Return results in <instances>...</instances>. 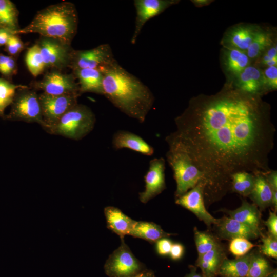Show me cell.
Masks as SVG:
<instances>
[{
	"mask_svg": "<svg viewBox=\"0 0 277 277\" xmlns=\"http://www.w3.org/2000/svg\"><path fill=\"white\" fill-rule=\"evenodd\" d=\"M172 242L168 238H164L159 240L156 242V250L161 255L169 254L172 245Z\"/></svg>",
	"mask_w": 277,
	"mask_h": 277,
	"instance_id": "cell-39",
	"label": "cell"
},
{
	"mask_svg": "<svg viewBox=\"0 0 277 277\" xmlns=\"http://www.w3.org/2000/svg\"><path fill=\"white\" fill-rule=\"evenodd\" d=\"M35 86L50 95L80 94L78 83L74 74L64 73L57 70H51L47 72L41 81L35 83Z\"/></svg>",
	"mask_w": 277,
	"mask_h": 277,
	"instance_id": "cell-11",
	"label": "cell"
},
{
	"mask_svg": "<svg viewBox=\"0 0 277 277\" xmlns=\"http://www.w3.org/2000/svg\"><path fill=\"white\" fill-rule=\"evenodd\" d=\"M13 34L11 31L0 28V46L6 45L10 36Z\"/></svg>",
	"mask_w": 277,
	"mask_h": 277,
	"instance_id": "cell-44",
	"label": "cell"
},
{
	"mask_svg": "<svg viewBox=\"0 0 277 277\" xmlns=\"http://www.w3.org/2000/svg\"><path fill=\"white\" fill-rule=\"evenodd\" d=\"M168 147L166 157L173 172L176 183L175 196L178 198L202 181L203 174L185 152L175 147Z\"/></svg>",
	"mask_w": 277,
	"mask_h": 277,
	"instance_id": "cell-5",
	"label": "cell"
},
{
	"mask_svg": "<svg viewBox=\"0 0 277 277\" xmlns=\"http://www.w3.org/2000/svg\"><path fill=\"white\" fill-rule=\"evenodd\" d=\"M165 170L164 158H154L150 161L149 169L145 176V190L139 193L142 203H147L164 190L166 187Z\"/></svg>",
	"mask_w": 277,
	"mask_h": 277,
	"instance_id": "cell-12",
	"label": "cell"
},
{
	"mask_svg": "<svg viewBox=\"0 0 277 277\" xmlns=\"http://www.w3.org/2000/svg\"><path fill=\"white\" fill-rule=\"evenodd\" d=\"M254 184V175L250 173L241 171L232 175V190L243 196H249Z\"/></svg>",
	"mask_w": 277,
	"mask_h": 277,
	"instance_id": "cell-28",
	"label": "cell"
},
{
	"mask_svg": "<svg viewBox=\"0 0 277 277\" xmlns=\"http://www.w3.org/2000/svg\"><path fill=\"white\" fill-rule=\"evenodd\" d=\"M221 246L198 256L196 265L202 270L204 277H216L224 259Z\"/></svg>",
	"mask_w": 277,
	"mask_h": 277,
	"instance_id": "cell-21",
	"label": "cell"
},
{
	"mask_svg": "<svg viewBox=\"0 0 277 277\" xmlns=\"http://www.w3.org/2000/svg\"><path fill=\"white\" fill-rule=\"evenodd\" d=\"M184 252V247L180 243H173L172 245L169 254L171 258L174 260L180 259Z\"/></svg>",
	"mask_w": 277,
	"mask_h": 277,
	"instance_id": "cell-42",
	"label": "cell"
},
{
	"mask_svg": "<svg viewBox=\"0 0 277 277\" xmlns=\"http://www.w3.org/2000/svg\"><path fill=\"white\" fill-rule=\"evenodd\" d=\"M270 235L277 239V215L275 212H269V216L265 222Z\"/></svg>",
	"mask_w": 277,
	"mask_h": 277,
	"instance_id": "cell-41",
	"label": "cell"
},
{
	"mask_svg": "<svg viewBox=\"0 0 277 277\" xmlns=\"http://www.w3.org/2000/svg\"><path fill=\"white\" fill-rule=\"evenodd\" d=\"M79 93L53 95L43 93L38 95L44 125L48 128L56 123L69 110L77 104Z\"/></svg>",
	"mask_w": 277,
	"mask_h": 277,
	"instance_id": "cell-8",
	"label": "cell"
},
{
	"mask_svg": "<svg viewBox=\"0 0 277 277\" xmlns=\"http://www.w3.org/2000/svg\"><path fill=\"white\" fill-rule=\"evenodd\" d=\"M18 11L9 0H0V28L8 29L13 32L19 30L18 21Z\"/></svg>",
	"mask_w": 277,
	"mask_h": 277,
	"instance_id": "cell-27",
	"label": "cell"
},
{
	"mask_svg": "<svg viewBox=\"0 0 277 277\" xmlns=\"http://www.w3.org/2000/svg\"><path fill=\"white\" fill-rule=\"evenodd\" d=\"M262 72L257 68L248 66L238 75L239 91L246 94L256 95L262 87Z\"/></svg>",
	"mask_w": 277,
	"mask_h": 277,
	"instance_id": "cell-20",
	"label": "cell"
},
{
	"mask_svg": "<svg viewBox=\"0 0 277 277\" xmlns=\"http://www.w3.org/2000/svg\"><path fill=\"white\" fill-rule=\"evenodd\" d=\"M131 277H156L154 272L147 269L141 271Z\"/></svg>",
	"mask_w": 277,
	"mask_h": 277,
	"instance_id": "cell-45",
	"label": "cell"
},
{
	"mask_svg": "<svg viewBox=\"0 0 277 277\" xmlns=\"http://www.w3.org/2000/svg\"><path fill=\"white\" fill-rule=\"evenodd\" d=\"M194 239L199 256L220 246L211 234L196 229H194Z\"/></svg>",
	"mask_w": 277,
	"mask_h": 277,
	"instance_id": "cell-33",
	"label": "cell"
},
{
	"mask_svg": "<svg viewBox=\"0 0 277 277\" xmlns=\"http://www.w3.org/2000/svg\"><path fill=\"white\" fill-rule=\"evenodd\" d=\"M146 269L121 240L120 246L110 254L104 265L109 277H131Z\"/></svg>",
	"mask_w": 277,
	"mask_h": 277,
	"instance_id": "cell-7",
	"label": "cell"
},
{
	"mask_svg": "<svg viewBox=\"0 0 277 277\" xmlns=\"http://www.w3.org/2000/svg\"><path fill=\"white\" fill-rule=\"evenodd\" d=\"M8 118L26 122H35L43 127L38 95L27 87L18 89L11 104Z\"/></svg>",
	"mask_w": 277,
	"mask_h": 277,
	"instance_id": "cell-6",
	"label": "cell"
},
{
	"mask_svg": "<svg viewBox=\"0 0 277 277\" xmlns=\"http://www.w3.org/2000/svg\"><path fill=\"white\" fill-rule=\"evenodd\" d=\"M16 63L13 56H9L8 59L0 73L5 77H10L16 72Z\"/></svg>",
	"mask_w": 277,
	"mask_h": 277,
	"instance_id": "cell-40",
	"label": "cell"
},
{
	"mask_svg": "<svg viewBox=\"0 0 277 277\" xmlns=\"http://www.w3.org/2000/svg\"><path fill=\"white\" fill-rule=\"evenodd\" d=\"M254 247L249 240L237 238L231 240L229 244V250L234 255L240 257L245 255Z\"/></svg>",
	"mask_w": 277,
	"mask_h": 277,
	"instance_id": "cell-34",
	"label": "cell"
},
{
	"mask_svg": "<svg viewBox=\"0 0 277 277\" xmlns=\"http://www.w3.org/2000/svg\"><path fill=\"white\" fill-rule=\"evenodd\" d=\"M115 59L108 44H103L88 50H73L69 67L76 69L91 68L100 69Z\"/></svg>",
	"mask_w": 277,
	"mask_h": 277,
	"instance_id": "cell-10",
	"label": "cell"
},
{
	"mask_svg": "<svg viewBox=\"0 0 277 277\" xmlns=\"http://www.w3.org/2000/svg\"><path fill=\"white\" fill-rule=\"evenodd\" d=\"M78 14L75 5L63 2L47 6L39 11L26 27L14 35L37 33L42 37L57 39L71 44L76 35Z\"/></svg>",
	"mask_w": 277,
	"mask_h": 277,
	"instance_id": "cell-3",
	"label": "cell"
},
{
	"mask_svg": "<svg viewBox=\"0 0 277 277\" xmlns=\"http://www.w3.org/2000/svg\"><path fill=\"white\" fill-rule=\"evenodd\" d=\"M129 235L154 243L172 234L165 232L159 225L153 222L137 221Z\"/></svg>",
	"mask_w": 277,
	"mask_h": 277,
	"instance_id": "cell-24",
	"label": "cell"
},
{
	"mask_svg": "<svg viewBox=\"0 0 277 277\" xmlns=\"http://www.w3.org/2000/svg\"><path fill=\"white\" fill-rule=\"evenodd\" d=\"M26 87L0 78V116H4L5 109L12 104L17 90Z\"/></svg>",
	"mask_w": 277,
	"mask_h": 277,
	"instance_id": "cell-31",
	"label": "cell"
},
{
	"mask_svg": "<svg viewBox=\"0 0 277 277\" xmlns=\"http://www.w3.org/2000/svg\"><path fill=\"white\" fill-rule=\"evenodd\" d=\"M175 2L164 0H134L136 17L131 43L135 44L146 22L164 11Z\"/></svg>",
	"mask_w": 277,
	"mask_h": 277,
	"instance_id": "cell-14",
	"label": "cell"
},
{
	"mask_svg": "<svg viewBox=\"0 0 277 277\" xmlns=\"http://www.w3.org/2000/svg\"><path fill=\"white\" fill-rule=\"evenodd\" d=\"M271 35L263 31H256L246 53L250 59L260 56L272 44Z\"/></svg>",
	"mask_w": 277,
	"mask_h": 277,
	"instance_id": "cell-29",
	"label": "cell"
},
{
	"mask_svg": "<svg viewBox=\"0 0 277 277\" xmlns=\"http://www.w3.org/2000/svg\"><path fill=\"white\" fill-rule=\"evenodd\" d=\"M255 95L240 91L193 101L165 137L168 146L185 152L203 174L206 199L222 195L236 172L254 175L271 170L276 129Z\"/></svg>",
	"mask_w": 277,
	"mask_h": 277,
	"instance_id": "cell-1",
	"label": "cell"
},
{
	"mask_svg": "<svg viewBox=\"0 0 277 277\" xmlns=\"http://www.w3.org/2000/svg\"><path fill=\"white\" fill-rule=\"evenodd\" d=\"M25 61L29 71L34 77L42 74L46 69L40 49L36 43L28 50Z\"/></svg>",
	"mask_w": 277,
	"mask_h": 277,
	"instance_id": "cell-30",
	"label": "cell"
},
{
	"mask_svg": "<svg viewBox=\"0 0 277 277\" xmlns=\"http://www.w3.org/2000/svg\"><path fill=\"white\" fill-rule=\"evenodd\" d=\"M216 225L219 235L225 239L243 238L253 240L261 234L248 226L231 217H224L218 219Z\"/></svg>",
	"mask_w": 277,
	"mask_h": 277,
	"instance_id": "cell-16",
	"label": "cell"
},
{
	"mask_svg": "<svg viewBox=\"0 0 277 277\" xmlns=\"http://www.w3.org/2000/svg\"><path fill=\"white\" fill-rule=\"evenodd\" d=\"M76 80L78 81L79 92H91L103 95L102 72L98 69L84 68L73 70Z\"/></svg>",
	"mask_w": 277,
	"mask_h": 277,
	"instance_id": "cell-18",
	"label": "cell"
},
{
	"mask_svg": "<svg viewBox=\"0 0 277 277\" xmlns=\"http://www.w3.org/2000/svg\"><path fill=\"white\" fill-rule=\"evenodd\" d=\"M250 59L246 52L227 47L224 52V64L226 69L238 75L249 66Z\"/></svg>",
	"mask_w": 277,
	"mask_h": 277,
	"instance_id": "cell-26",
	"label": "cell"
},
{
	"mask_svg": "<svg viewBox=\"0 0 277 277\" xmlns=\"http://www.w3.org/2000/svg\"><path fill=\"white\" fill-rule=\"evenodd\" d=\"M274 269L261 254L252 252L246 277H266Z\"/></svg>",
	"mask_w": 277,
	"mask_h": 277,
	"instance_id": "cell-32",
	"label": "cell"
},
{
	"mask_svg": "<svg viewBox=\"0 0 277 277\" xmlns=\"http://www.w3.org/2000/svg\"><path fill=\"white\" fill-rule=\"evenodd\" d=\"M262 63L267 67L277 66V47L273 45L267 50L264 54Z\"/></svg>",
	"mask_w": 277,
	"mask_h": 277,
	"instance_id": "cell-38",
	"label": "cell"
},
{
	"mask_svg": "<svg viewBox=\"0 0 277 277\" xmlns=\"http://www.w3.org/2000/svg\"><path fill=\"white\" fill-rule=\"evenodd\" d=\"M262 73V86L270 89L277 88V66L267 67Z\"/></svg>",
	"mask_w": 277,
	"mask_h": 277,
	"instance_id": "cell-35",
	"label": "cell"
},
{
	"mask_svg": "<svg viewBox=\"0 0 277 277\" xmlns=\"http://www.w3.org/2000/svg\"><path fill=\"white\" fill-rule=\"evenodd\" d=\"M24 48V43L17 35H11L5 45L6 51L11 56L17 55Z\"/></svg>",
	"mask_w": 277,
	"mask_h": 277,
	"instance_id": "cell-37",
	"label": "cell"
},
{
	"mask_svg": "<svg viewBox=\"0 0 277 277\" xmlns=\"http://www.w3.org/2000/svg\"><path fill=\"white\" fill-rule=\"evenodd\" d=\"M104 213L108 228L118 235L121 240H124L126 235L130 234L137 222L115 207H106Z\"/></svg>",
	"mask_w": 277,
	"mask_h": 277,
	"instance_id": "cell-17",
	"label": "cell"
},
{
	"mask_svg": "<svg viewBox=\"0 0 277 277\" xmlns=\"http://www.w3.org/2000/svg\"><path fill=\"white\" fill-rule=\"evenodd\" d=\"M249 195L255 205L262 209L272 205V189L264 174L254 175V184Z\"/></svg>",
	"mask_w": 277,
	"mask_h": 277,
	"instance_id": "cell-23",
	"label": "cell"
},
{
	"mask_svg": "<svg viewBox=\"0 0 277 277\" xmlns=\"http://www.w3.org/2000/svg\"><path fill=\"white\" fill-rule=\"evenodd\" d=\"M227 213L230 217L248 226L261 234L260 213L255 205L243 200L240 207L234 210L227 211Z\"/></svg>",
	"mask_w": 277,
	"mask_h": 277,
	"instance_id": "cell-19",
	"label": "cell"
},
{
	"mask_svg": "<svg viewBox=\"0 0 277 277\" xmlns=\"http://www.w3.org/2000/svg\"><path fill=\"white\" fill-rule=\"evenodd\" d=\"M266 277H277V272L276 270H273Z\"/></svg>",
	"mask_w": 277,
	"mask_h": 277,
	"instance_id": "cell-47",
	"label": "cell"
},
{
	"mask_svg": "<svg viewBox=\"0 0 277 277\" xmlns=\"http://www.w3.org/2000/svg\"><path fill=\"white\" fill-rule=\"evenodd\" d=\"M204 189V183L200 181L194 187L176 198L175 203L193 212L201 221L210 226L216 224L218 219L213 217L205 207Z\"/></svg>",
	"mask_w": 277,
	"mask_h": 277,
	"instance_id": "cell-13",
	"label": "cell"
},
{
	"mask_svg": "<svg viewBox=\"0 0 277 277\" xmlns=\"http://www.w3.org/2000/svg\"><path fill=\"white\" fill-rule=\"evenodd\" d=\"M252 252L233 260L224 259L220 266L218 274L221 277H246Z\"/></svg>",
	"mask_w": 277,
	"mask_h": 277,
	"instance_id": "cell-22",
	"label": "cell"
},
{
	"mask_svg": "<svg viewBox=\"0 0 277 277\" xmlns=\"http://www.w3.org/2000/svg\"><path fill=\"white\" fill-rule=\"evenodd\" d=\"M95 121V116L88 107L77 104L46 130L51 134L79 140L93 130Z\"/></svg>",
	"mask_w": 277,
	"mask_h": 277,
	"instance_id": "cell-4",
	"label": "cell"
},
{
	"mask_svg": "<svg viewBox=\"0 0 277 277\" xmlns=\"http://www.w3.org/2000/svg\"><path fill=\"white\" fill-rule=\"evenodd\" d=\"M38 45L45 68L61 71L69 67L73 50L71 44L57 39L41 37Z\"/></svg>",
	"mask_w": 277,
	"mask_h": 277,
	"instance_id": "cell-9",
	"label": "cell"
},
{
	"mask_svg": "<svg viewBox=\"0 0 277 277\" xmlns=\"http://www.w3.org/2000/svg\"><path fill=\"white\" fill-rule=\"evenodd\" d=\"M112 144L115 150L127 148L143 155L151 156L153 148L138 135L126 130H117L112 137Z\"/></svg>",
	"mask_w": 277,
	"mask_h": 277,
	"instance_id": "cell-15",
	"label": "cell"
},
{
	"mask_svg": "<svg viewBox=\"0 0 277 277\" xmlns=\"http://www.w3.org/2000/svg\"><path fill=\"white\" fill-rule=\"evenodd\" d=\"M268 184L270 186L272 192H277V172L271 170L267 173L264 174Z\"/></svg>",
	"mask_w": 277,
	"mask_h": 277,
	"instance_id": "cell-43",
	"label": "cell"
},
{
	"mask_svg": "<svg viewBox=\"0 0 277 277\" xmlns=\"http://www.w3.org/2000/svg\"><path fill=\"white\" fill-rule=\"evenodd\" d=\"M261 250L264 255L276 259L277 258V241L270 234L262 238Z\"/></svg>",
	"mask_w": 277,
	"mask_h": 277,
	"instance_id": "cell-36",
	"label": "cell"
},
{
	"mask_svg": "<svg viewBox=\"0 0 277 277\" xmlns=\"http://www.w3.org/2000/svg\"><path fill=\"white\" fill-rule=\"evenodd\" d=\"M185 277H204L202 274H200L196 272V267L194 266L190 267V272Z\"/></svg>",
	"mask_w": 277,
	"mask_h": 277,
	"instance_id": "cell-46",
	"label": "cell"
},
{
	"mask_svg": "<svg viewBox=\"0 0 277 277\" xmlns=\"http://www.w3.org/2000/svg\"><path fill=\"white\" fill-rule=\"evenodd\" d=\"M104 95L128 116L144 123L154 102L150 89L114 60L99 69Z\"/></svg>",
	"mask_w": 277,
	"mask_h": 277,
	"instance_id": "cell-2",
	"label": "cell"
},
{
	"mask_svg": "<svg viewBox=\"0 0 277 277\" xmlns=\"http://www.w3.org/2000/svg\"><path fill=\"white\" fill-rule=\"evenodd\" d=\"M256 30L246 26H238L230 30L227 35L229 47L246 52L250 45Z\"/></svg>",
	"mask_w": 277,
	"mask_h": 277,
	"instance_id": "cell-25",
	"label": "cell"
}]
</instances>
